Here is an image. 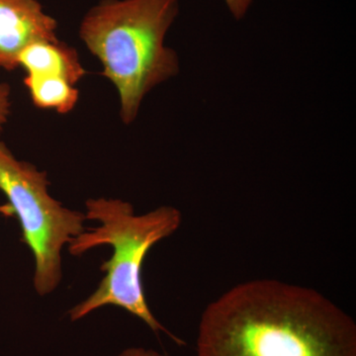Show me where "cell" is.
<instances>
[{
    "instance_id": "obj_1",
    "label": "cell",
    "mask_w": 356,
    "mask_h": 356,
    "mask_svg": "<svg viewBox=\"0 0 356 356\" xmlns=\"http://www.w3.org/2000/svg\"><path fill=\"white\" fill-rule=\"evenodd\" d=\"M198 356H356V325L311 288L275 280L236 285L206 307Z\"/></svg>"
},
{
    "instance_id": "obj_2",
    "label": "cell",
    "mask_w": 356,
    "mask_h": 356,
    "mask_svg": "<svg viewBox=\"0 0 356 356\" xmlns=\"http://www.w3.org/2000/svg\"><path fill=\"white\" fill-rule=\"evenodd\" d=\"M178 11V0H102L81 20L79 36L118 91L124 123L137 118L152 89L179 72L177 53L165 44Z\"/></svg>"
},
{
    "instance_id": "obj_3",
    "label": "cell",
    "mask_w": 356,
    "mask_h": 356,
    "mask_svg": "<svg viewBox=\"0 0 356 356\" xmlns=\"http://www.w3.org/2000/svg\"><path fill=\"white\" fill-rule=\"evenodd\" d=\"M86 220L99 222L84 229L69 243V252L81 257L92 248L109 245L111 257L100 266L105 273L99 286L88 299L70 309L72 322L81 320L102 307H120L142 320L156 334L165 332L175 343L184 341L168 331L147 305L142 282V269L152 248L173 235L182 222V214L173 206H161L136 215L132 204L120 199H88Z\"/></svg>"
},
{
    "instance_id": "obj_4",
    "label": "cell",
    "mask_w": 356,
    "mask_h": 356,
    "mask_svg": "<svg viewBox=\"0 0 356 356\" xmlns=\"http://www.w3.org/2000/svg\"><path fill=\"white\" fill-rule=\"evenodd\" d=\"M48 185L46 172L18 161L0 142V191L8 201L0 210L19 222L23 242L34 257L33 284L42 297L60 285L63 248L83 233L86 221L84 213L64 207L51 197Z\"/></svg>"
},
{
    "instance_id": "obj_5",
    "label": "cell",
    "mask_w": 356,
    "mask_h": 356,
    "mask_svg": "<svg viewBox=\"0 0 356 356\" xmlns=\"http://www.w3.org/2000/svg\"><path fill=\"white\" fill-rule=\"evenodd\" d=\"M57 27L37 0H0V67L11 72L28 47L57 41Z\"/></svg>"
},
{
    "instance_id": "obj_6",
    "label": "cell",
    "mask_w": 356,
    "mask_h": 356,
    "mask_svg": "<svg viewBox=\"0 0 356 356\" xmlns=\"http://www.w3.org/2000/svg\"><path fill=\"white\" fill-rule=\"evenodd\" d=\"M19 65L27 74L62 77L72 86L86 74L76 51L58 40L32 44L21 54Z\"/></svg>"
},
{
    "instance_id": "obj_7",
    "label": "cell",
    "mask_w": 356,
    "mask_h": 356,
    "mask_svg": "<svg viewBox=\"0 0 356 356\" xmlns=\"http://www.w3.org/2000/svg\"><path fill=\"white\" fill-rule=\"evenodd\" d=\"M24 83L33 103L39 108L69 113L79 100V90L62 77L27 74Z\"/></svg>"
},
{
    "instance_id": "obj_8",
    "label": "cell",
    "mask_w": 356,
    "mask_h": 356,
    "mask_svg": "<svg viewBox=\"0 0 356 356\" xmlns=\"http://www.w3.org/2000/svg\"><path fill=\"white\" fill-rule=\"evenodd\" d=\"M10 113V88L8 84L0 83V134L3 131Z\"/></svg>"
},
{
    "instance_id": "obj_9",
    "label": "cell",
    "mask_w": 356,
    "mask_h": 356,
    "mask_svg": "<svg viewBox=\"0 0 356 356\" xmlns=\"http://www.w3.org/2000/svg\"><path fill=\"white\" fill-rule=\"evenodd\" d=\"M225 2L232 16L236 20H241L247 15L252 0H225Z\"/></svg>"
},
{
    "instance_id": "obj_10",
    "label": "cell",
    "mask_w": 356,
    "mask_h": 356,
    "mask_svg": "<svg viewBox=\"0 0 356 356\" xmlns=\"http://www.w3.org/2000/svg\"><path fill=\"white\" fill-rule=\"evenodd\" d=\"M118 356H168L159 353L158 351L154 350H146L143 348H131L122 351Z\"/></svg>"
},
{
    "instance_id": "obj_11",
    "label": "cell",
    "mask_w": 356,
    "mask_h": 356,
    "mask_svg": "<svg viewBox=\"0 0 356 356\" xmlns=\"http://www.w3.org/2000/svg\"><path fill=\"white\" fill-rule=\"evenodd\" d=\"M0 213H1V210H0Z\"/></svg>"
}]
</instances>
